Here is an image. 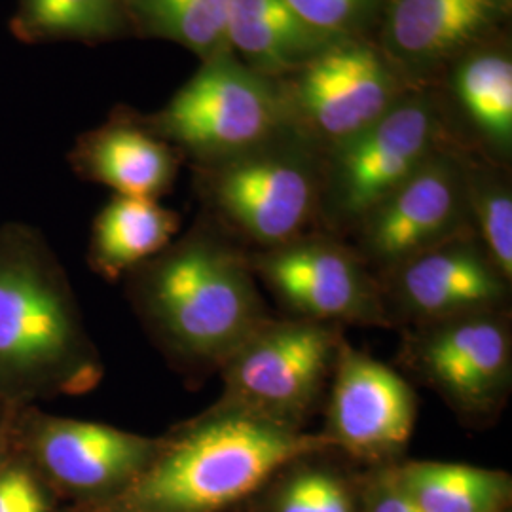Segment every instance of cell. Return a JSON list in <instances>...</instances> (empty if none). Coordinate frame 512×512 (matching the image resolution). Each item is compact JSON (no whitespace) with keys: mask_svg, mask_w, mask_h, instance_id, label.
Returning <instances> with one entry per match:
<instances>
[{"mask_svg":"<svg viewBox=\"0 0 512 512\" xmlns=\"http://www.w3.org/2000/svg\"><path fill=\"white\" fill-rule=\"evenodd\" d=\"M251 268L300 319L330 325L391 321L378 277L361 256L336 243L294 239L256 256Z\"/></svg>","mask_w":512,"mask_h":512,"instance_id":"cell-7","label":"cell"},{"mask_svg":"<svg viewBox=\"0 0 512 512\" xmlns=\"http://www.w3.org/2000/svg\"><path fill=\"white\" fill-rule=\"evenodd\" d=\"M224 219L266 249L298 239L315 203L308 164L285 154L247 152L226 160L211 179Z\"/></svg>","mask_w":512,"mask_h":512,"instance_id":"cell-12","label":"cell"},{"mask_svg":"<svg viewBox=\"0 0 512 512\" xmlns=\"http://www.w3.org/2000/svg\"><path fill=\"white\" fill-rule=\"evenodd\" d=\"M315 31L340 38L365 18L374 0H285Z\"/></svg>","mask_w":512,"mask_h":512,"instance_id":"cell-25","label":"cell"},{"mask_svg":"<svg viewBox=\"0 0 512 512\" xmlns=\"http://www.w3.org/2000/svg\"><path fill=\"white\" fill-rule=\"evenodd\" d=\"M476 224L484 251L495 268L512 281V198L501 184H484L475 198Z\"/></svg>","mask_w":512,"mask_h":512,"instance_id":"cell-24","label":"cell"},{"mask_svg":"<svg viewBox=\"0 0 512 512\" xmlns=\"http://www.w3.org/2000/svg\"><path fill=\"white\" fill-rule=\"evenodd\" d=\"M509 321L505 310H495L418 325L404 336L401 365L465 423L488 425L511 393Z\"/></svg>","mask_w":512,"mask_h":512,"instance_id":"cell-5","label":"cell"},{"mask_svg":"<svg viewBox=\"0 0 512 512\" xmlns=\"http://www.w3.org/2000/svg\"><path fill=\"white\" fill-rule=\"evenodd\" d=\"M90 177L118 196L156 200L175 175V160L162 141L133 128H112L93 137L82 154Z\"/></svg>","mask_w":512,"mask_h":512,"instance_id":"cell-18","label":"cell"},{"mask_svg":"<svg viewBox=\"0 0 512 512\" xmlns=\"http://www.w3.org/2000/svg\"><path fill=\"white\" fill-rule=\"evenodd\" d=\"M334 42L338 38L315 31L285 0H230L228 46L260 71L306 65Z\"/></svg>","mask_w":512,"mask_h":512,"instance_id":"cell-16","label":"cell"},{"mask_svg":"<svg viewBox=\"0 0 512 512\" xmlns=\"http://www.w3.org/2000/svg\"><path fill=\"white\" fill-rule=\"evenodd\" d=\"M25 429L44 471L61 486L88 494L129 486L160 446V440L97 421L37 416Z\"/></svg>","mask_w":512,"mask_h":512,"instance_id":"cell-14","label":"cell"},{"mask_svg":"<svg viewBox=\"0 0 512 512\" xmlns=\"http://www.w3.org/2000/svg\"><path fill=\"white\" fill-rule=\"evenodd\" d=\"M385 308L414 327L505 310L509 281L471 239L458 238L408 258L382 275Z\"/></svg>","mask_w":512,"mask_h":512,"instance_id":"cell-10","label":"cell"},{"mask_svg":"<svg viewBox=\"0 0 512 512\" xmlns=\"http://www.w3.org/2000/svg\"><path fill=\"white\" fill-rule=\"evenodd\" d=\"M397 82L376 50L334 42L310 59L296 84V101L319 135L340 145L393 109Z\"/></svg>","mask_w":512,"mask_h":512,"instance_id":"cell-13","label":"cell"},{"mask_svg":"<svg viewBox=\"0 0 512 512\" xmlns=\"http://www.w3.org/2000/svg\"><path fill=\"white\" fill-rule=\"evenodd\" d=\"M389 471L423 512H503L511 497V478L490 469L412 461Z\"/></svg>","mask_w":512,"mask_h":512,"instance_id":"cell-19","label":"cell"},{"mask_svg":"<svg viewBox=\"0 0 512 512\" xmlns=\"http://www.w3.org/2000/svg\"><path fill=\"white\" fill-rule=\"evenodd\" d=\"M370 512H423L420 507L397 488L391 471H384L374 486L370 499Z\"/></svg>","mask_w":512,"mask_h":512,"instance_id":"cell-27","label":"cell"},{"mask_svg":"<svg viewBox=\"0 0 512 512\" xmlns=\"http://www.w3.org/2000/svg\"><path fill=\"white\" fill-rule=\"evenodd\" d=\"M0 512H48L46 495L27 467L0 469Z\"/></svg>","mask_w":512,"mask_h":512,"instance_id":"cell-26","label":"cell"},{"mask_svg":"<svg viewBox=\"0 0 512 512\" xmlns=\"http://www.w3.org/2000/svg\"><path fill=\"white\" fill-rule=\"evenodd\" d=\"M274 512H355L349 486L334 473L304 467L289 476L274 497Z\"/></svg>","mask_w":512,"mask_h":512,"instance_id":"cell-23","label":"cell"},{"mask_svg":"<svg viewBox=\"0 0 512 512\" xmlns=\"http://www.w3.org/2000/svg\"><path fill=\"white\" fill-rule=\"evenodd\" d=\"M456 93L478 128L499 147L512 139V65L505 55H476L456 74Z\"/></svg>","mask_w":512,"mask_h":512,"instance_id":"cell-21","label":"cell"},{"mask_svg":"<svg viewBox=\"0 0 512 512\" xmlns=\"http://www.w3.org/2000/svg\"><path fill=\"white\" fill-rule=\"evenodd\" d=\"M177 228V215L156 200L118 196L95 220L93 268L109 279L129 274L162 253Z\"/></svg>","mask_w":512,"mask_h":512,"instance_id":"cell-17","label":"cell"},{"mask_svg":"<svg viewBox=\"0 0 512 512\" xmlns=\"http://www.w3.org/2000/svg\"><path fill=\"white\" fill-rule=\"evenodd\" d=\"M509 0H391L389 48L412 65H431L486 35L505 18Z\"/></svg>","mask_w":512,"mask_h":512,"instance_id":"cell-15","label":"cell"},{"mask_svg":"<svg viewBox=\"0 0 512 512\" xmlns=\"http://www.w3.org/2000/svg\"><path fill=\"white\" fill-rule=\"evenodd\" d=\"M10 412H14V408L0 401V429H4V427H6V423H8V416H10Z\"/></svg>","mask_w":512,"mask_h":512,"instance_id":"cell-28","label":"cell"},{"mask_svg":"<svg viewBox=\"0 0 512 512\" xmlns=\"http://www.w3.org/2000/svg\"><path fill=\"white\" fill-rule=\"evenodd\" d=\"M124 14V0H23V23L40 37H110Z\"/></svg>","mask_w":512,"mask_h":512,"instance_id":"cell-22","label":"cell"},{"mask_svg":"<svg viewBox=\"0 0 512 512\" xmlns=\"http://www.w3.org/2000/svg\"><path fill=\"white\" fill-rule=\"evenodd\" d=\"M342 342L338 325L266 321L220 365L224 393L217 406L302 429Z\"/></svg>","mask_w":512,"mask_h":512,"instance_id":"cell-4","label":"cell"},{"mask_svg":"<svg viewBox=\"0 0 512 512\" xmlns=\"http://www.w3.org/2000/svg\"><path fill=\"white\" fill-rule=\"evenodd\" d=\"M279 122L272 86L226 54L209 59L167 109L158 126L200 156L236 158L258 147Z\"/></svg>","mask_w":512,"mask_h":512,"instance_id":"cell-6","label":"cell"},{"mask_svg":"<svg viewBox=\"0 0 512 512\" xmlns=\"http://www.w3.org/2000/svg\"><path fill=\"white\" fill-rule=\"evenodd\" d=\"M129 12L152 35L169 38L213 59L228 48L230 0H126Z\"/></svg>","mask_w":512,"mask_h":512,"instance_id":"cell-20","label":"cell"},{"mask_svg":"<svg viewBox=\"0 0 512 512\" xmlns=\"http://www.w3.org/2000/svg\"><path fill=\"white\" fill-rule=\"evenodd\" d=\"M129 274L141 317L183 365L220 368L270 321L251 264L215 239L165 247Z\"/></svg>","mask_w":512,"mask_h":512,"instance_id":"cell-3","label":"cell"},{"mask_svg":"<svg viewBox=\"0 0 512 512\" xmlns=\"http://www.w3.org/2000/svg\"><path fill=\"white\" fill-rule=\"evenodd\" d=\"M103 366L73 289L31 232H0V401L16 406L78 395Z\"/></svg>","mask_w":512,"mask_h":512,"instance_id":"cell-1","label":"cell"},{"mask_svg":"<svg viewBox=\"0 0 512 512\" xmlns=\"http://www.w3.org/2000/svg\"><path fill=\"white\" fill-rule=\"evenodd\" d=\"M330 382L323 435L334 448L363 459L397 456L406 448L416 427L418 397L395 368L344 340Z\"/></svg>","mask_w":512,"mask_h":512,"instance_id":"cell-8","label":"cell"},{"mask_svg":"<svg viewBox=\"0 0 512 512\" xmlns=\"http://www.w3.org/2000/svg\"><path fill=\"white\" fill-rule=\"evenodd\" d=\"M435 137L433 112L408 103L336 145L330 179L336 217L365 219L433 156Z\"/></svg>","mask_w":512,"mask_h":512,"instance_id":"cell-9","label":"cell"},{"mask_svg":"<svg viewBox=\"0 0 512 512\" xmlns=\"http://www.w3.org/2000/svg\"><path fill=\"white\" fill-rule=\"evenodd\" d=\"M465 186L458 167L431 156L361 220L363 260L382 272L461 236Z\"/></svg>","mask_w":512,"mask_h":512,"instance_id":"cell-11","label":"cell"},{"mask_svg":"<svg viewBox=\"0 0 512 512\" xmlns=\"http://www.w3.org/2000/svg\"><path fill=\"white\" fill-rule=\"evenodd\" d=\"M334 448L300 427L215 406L160 440L128 490L135 512H219L255 494L298 459Z\"/></svg>","mask_w":512,"mask_h":512,"instance_id":"cell-2","label":"cell"}]
</instances>
